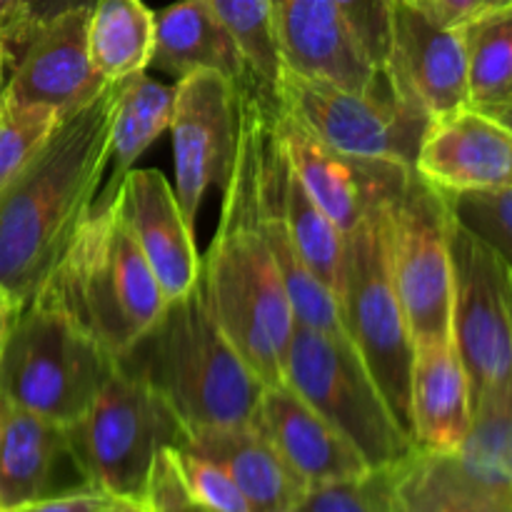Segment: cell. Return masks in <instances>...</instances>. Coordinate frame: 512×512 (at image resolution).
<instances>
[{
	"label": "cell",
	"instance_id": "cell-22",
	"mask_svg": "<svg viewBox=\"0 0 512 512\" xmlns=\"http://www.w3.org/2000/svg\"><path fill=\"white\" fill-rule=\"evenodd\" d=\"M185 448L220 465L253 512H293L308 490L253 423L190 433Z\"/></svg>",
	"mask_w": 512,
	"mask_h": 512
},
{
	"label": "cell",
	"instance_id": "cell-23",
	"mask_svg": "<svg viewBox=\"0 0 512 512\" xmlns=\"http://www.w3.org/2000/svg\"><path fill=\"white\" fill-rule=\"evenodd\" d=\"M68 428L0 398V512L50 495Z\"/></svg>",
	"mask_w": 512,
	"mask_h": 512
},
{
	"label": "cell",
	"instance_id": "cell-26",
	"mask_svg": "<svg viewBox=\"0 0 512 512\" xmlns=\"http://www.w3.org/2000/svg\"><path fill=\"white\" fill-rule=\"evenodd\" d=\"M393 512H512L458 470L450 455L413 450L395 465Z\"/></svg>",
	"mask_w": 512,
	"mask_h": 512
},
{
	"label": "cell",
	"instance_id": "cell-28",
	"mask_svg": "<svg viewBox=\"0 0 512 512\" xmlns=\"http://www.w3.org/2000/svg\"><path fill=\"white\" fill-rule=\"evenodd\" d=\"M468 55L470 105L495 110L512 103V5L460 25Z\"/></svg>",
	"mask_w": 512,
	"mask_h": 512
},
{
	"label": "cell",
	"instance_id": "cell-17",
	"mask_svg": "<svg viewBox=\"0 0 512 512\" xmlns=\"http://www.w3.org/2000/svg\"><path fill=\"white\" fill-rule=\"evenodd\" d=\"M415 173L448 195L512 188V128L468 105L430 120Z\"/></svg>",
	"mask_w": 512,
	"mask_h": 512
},
{
	"label": "cell",
	"instance_id": "cell-11",
	"mask_svg": "<svg viewBox=\"0 0 512 512\" xmlns=\"http://www.w3.org/2000/svg\"><path fill=\"white\" fill-rule=\"evenodd\" d=\"M453 343L470 380L473 405L512 380V268L480 235L450 223Z\"/></svg>",
	"mask_w": 512,
	"mask_h": 512
},
{
	"label": "cell",
	"instance_id": "cell-39",
	"mask_svg": "<svg viewBox=\"0 0 512 512\" xmlns=\"http://www.w3.org/2000/svg\"><path fill=\"white\" fill-rule=\"evenodd\" d=\"M95 0H30V15L33 23L40 25L45 20H53L55 15L75 8H93Z\"/></svg>",
	"mask_w": 512,
	"mask_h": 512
},
{
	"label": "cell",
	"instance_id": "cell-25",
	"mask_svg": "<svg viewBox=\"0 0 512 512\" xmlns=\"http://www.w3.org/2000/svg\"><path fill=\"white\" fill-rule=\"evenodd\" d=\"M450 458L470 483L512 505V380L475 400L468 435Z\"/></svg>",
	"mask_w": 512,
	"mask_h": 512
},
{
	"label": "cell",
	"instance_id": "cell-41",
	"mask_svg": "<svg viewBox=\"0 0 512 512\" xmlns=\"http://www.w3.org/2000/svg\"><path fill=\"white\" fill-rule=\"evenodd\" d=\"M15 315H18V313H15V310L10 308L8 300L0 295V353H3L5 338H8V330H10V325H13Z\"/></svg>",
	"mask_w": 512,
	"mask_h": 512
},
{
	"label": "cell",
	"instance_id": "cell-37",
	"mask_svg": "<svg viewBox=\"0 0 512 512\" xmlns=\"http://www.w3.org/2000/svg\"><path fill=\"white\" fill-rule=\"evenodd\" d=\"M408 3L418 5L428 15L445 25H465L468 20L478 18V15L490 13V10H500L512 5V0H408Z\"/></svg>",
	"mask_w": 512,
	"mask_h": 512
},
{
	"label": "cell",
	"instance_id": "cell-9",
	"mask_svg": "<svg viewBox=\"0 0 512 512\" xmlns=\"http://www.w3.org/2000/svg\"><path fill=\"white\" fill-rule=\"evenodd\" d=\"M448 193L410 170L388 205V260L413 345L453 338Z\"/></svg>",
	"mask_w": 512,
	"mask_h": 512
},
{
	"label": "cell",
	"instance_id": "cell-4",
	"mask_svg": "<svg viewBox=\"0 0 512 512\" xmlns=\"http://www.w3.org/2000/svg\"><path fill=\"white\" fill-rule=\"evenodd\" d=\"M35 298L58 305L115 360L168 305L115 198H95L90 215Z\"/></svg>",
	"mask_w": 512,
	"mask_h": 512
},
{
	"label": "cell",
	"instance_id": "cell-18",
	"mask_svg": "<svg viewBox=\"0 0 512 512\" xmlns=\"http://www.w3.org/2000/svg\"><path fill=\"white\" fill-rule=\"evenodd\" d=\"M270 20L283 65L355 93H390V83L365 60L333 0H270Z\"/></svg>",
	"mask_w": 512,
	"mask_h": 512
},
{
	"label": "cell",
	"instance_id": "cell-38",
	"mask_svg": "<svg viewBox=\"0 0 512 512\" xmlns=\"http://www.w3.org/2000/svg\"><path fill=\"white\" fill-rule=\"evenodd\" d=\"M35 23L30 15V0H0V40L10 53V65L28 38L33 35Z\"/></svg>",
	"mask_w": 512,
	"mask_h": 512
},
{
	"label": "cell",
	"instance_id": "cell-16",
	"mask_svg": "<svg viewBox=\"0 0 512 512\" xmlns=\"http://www.w3.org/2000/svg\"><path fill=\"white\" fill-rule=\"evenodd\" d=\"M98 198H115L165 298L175 300L198 285L203 258L195 245V228L185 220L173 185L160 170H128L108 195Z\"/></svg>",
	"mask_w": 512,
	"mask_h": 512
},
{
	"label": "cell",
	"instance_id": "cell-7",
	"mask_svg": "<svg viewBox=\"0 0 512 512\" xmlns=\"http://www.w3.org/2000/svg\"><path fill=\"white\" fill-rule=\"evenodd\" d=\"M283 383L323 415L370 470L393 468L415 450L350 338L295 323L285 350Z\"/></svg>",
	"mask_w": 512,
	"mask_h": 512
},
{
	"label": "cell",
	"instance_id": "cell-31",
	"mask_svg": "<svg viewBox=\"0 0 512 512\" xmlns=\"http://www.w3.org/2000/svg\"><path fill=\"white\" fill-rule=\"evenodd\" d=\"M393 468L368 470L365 475L313 485L293 512H393Z\"/></svg>",
	"mask_w": 512,
	"mask_h": 512
},
{
	"label": "cell",
	"instance_id": "cell-27",
	"mask_svg": "<svg viewBox=\"0 0 512 512\" xmlns=\"http://www.w3.org/2000/svg\"><path fill=\"white\" fill-rule=\"evenodd\" d=\"M175 85H165L138 73L120 83L115 100L113 125H110V163L113 178L100 195H108L128 170L135 168L140 155L170 128Z\"/></svg>",
	"mask_w": 512,
	"mask_h": 512
},
{
	"label": "cell",
	"instance_id": "cell-19",
	"mask_svg": "<svg viewBox=\"0 0 512 512\" xmlns=\"http://www.w3.org/2000/svg\"><path fill=\"white\" fill-rule=\"evenodd\" d=\"M253 425L308 488L368 473L363 455L288 383L265 385Z\"/></svg>",
	"mask_w": 512,
	"mask_h": 512
},
{
	"label": "cell",
	"instance_id": "cell-6",
	"mask_svg": "<svg viewBox=\"0 0 512 512\" xmlns=\"http://www.w3.org/2000/svg\"><path fill=\"white\" fill-rule=\"evenodd\" d=\"M185 440L188 430L163 395L118 365L90 408L68 425V453L83 483L140 503L160 450Z\"/></svg>",
	"mask_w": 512,
	"mask_h": 512
},
{
	"label": "cell",
	"instance_id": "cell-2",
	"mask_svg": "<svg viewBox=\"0 0 512 512\" xmlns=\"http://www.w3.org/2000/svg\"><path fill=\"white\" fill-rule=\"evenodd\" d=\"M270 90L250 85L243 95L240 148L215 238L200 265V290L230 343L265 385L283 383V363L295 318L275 268L260 215V138Z\"/></svg>",
	"mask_w": 512,
	"mask_h": 512
},
{
	"label": "cell",
	"instance_id": "cell-32",
	"mask_svg": "<svg viewBox=\"0 0 512 512\" xmlns=\"http://www.w3.org/2000/svg\"><path fill=\"white\" fill-rule=\"evenodd\" d=\"M455 220L493 245L512 268V188L448 195Z\"/></svg>",
	"mask_w": 512,
	"mask_h": 512
},
{
	"label": "cell",
	"instance_id": "cell-34",
	"mask_svg": "<svg viewBox=\"0 0 512 512\" xmlns=\"http://www.w3.org/2000/svg\"><path fill=\"white\" fill-rule=\"evenodd\" d=\"M175 458H178L180 473H183L185 483H188L190 493L198 498V503L210 512H253L248 500L238 490V485L230 480L220 465L213 460L203 458V455L193 453L185 445L175 448Z\"/></svg>",
	"mask_w": 512,
	"mask_h": 512
},
{
	"label": "cell",
	"instance_id": "cell-3",
	"mask_svg": "<svg viewBox=\"0 0 512 512\" xmlns=\"http://www.w3.org/2000/svg\"><path fill=\"white\" fill-rule=\"evenodd\" d=\"M175 410L190 433L250 425L265 383L220 330L200 283L168 300L160 318L115 360Z\"/></svg>",
	"mask_w": 512,
	"mask_h": 512
},
{
	"label": "cell",
	"instance_id": "cell-21",
	"mask_svg": "<svg viewBox=\"0 0 512 512\" xmlns=\"http://www.w3.org/2000/svg\"><path fill=\"white\" fill-rule=\"evenodd\" d=\"M150 65L175 78L210 70L233 80L238 88L258 83L238 40L205 0H178L155 13Z\"/></svg>",
	"mask_w": 512,
	"mask_h": 512
},
{
	"label": "cell",
	"instance_id": "cell-36",
	"mask_svg": "<svg viewBox=\"0 0 512 512\" xmlns=\"http://www.w3.org/2000/svg\"><path fill=\"white\" fill-rule=\"evenodd\" d=\"M110 495L90 485L65 490V493H50L30 503L15 505V508L3 512H98L110 503Z\"/></svg>",
	"mask_w": 512,
	"mask_h": 512
},
{
	"label": "cell",
	"instance_id": "cell-5",
	"mask_svg": "<svg viewBox=\"0 0 512 512\" xmlns=\"http://www.w3.org/2000/svg\"><path fill=\"white\" fill-rule=\"evenodd\" d=\"M115 370V358L58 305L35 298L15 315L0 353V398L73 425Z\"/></svg>",
	"mask_w": 512,
	"mask_h": 512
},
{
	"label": "cell",
	"instance_id": "cell-40",
	"mask_svg": "<svg viewBox=\"0 0 512 512\" xmlns=\"http://www.w3.org/2000/svg\"><path fill=\"white\" fill-rule=\"evenodd\" d=\"M98 512H150V508L140 500H123V498H113L105 508H100Z\"/></svg>",
	"mask_w": 512,
	"mask_h": 512
},
{
	"label": "cell",
	"instance_id": "cell-29",
	"mask_svg": "<svg viewBox=\"0 0 512 512\" xmlns=\"http://www.w3.org/2000/svg\"><path fill=\"white\" fill-rule=\"evenodd\" d=\"M205 3L238 40L255 80L265 90L275 93L285 65L273 33L270 0H205Z\"/></svg>",
	"mask_w": 512,
	"mask_h": 512
},
{
	"label": "cell",
	"instance_id": "cell-1",
	"mask_svg": "<svg viewBox=\"0 0 512 512\" xmlns=\"http://www.w3.org/2000/svg\"><path fill=\"white\" fill-rule=\"evenodd\" d=\"M120 83L60 120L43 148L0 188V295L28 308L90 215L110 165Z\"/></svg>",
	"mask_w": 512,
	"mask_h": 512
},
{
	"label": "cell",
	"instance_id": "cell-20",
	"mask_svg": "<svg viewBox=\"0 0 512 512\" xmlns=\"http://www.w3.org/2000/svg\"><path fill=\"white\" fill-rule=\"evenodd\" d=\"M473 423V395L453 338L420 343L410 365V438L415 450L455 455Z\"/></svg>",
	"mask_w": 512,
	"mask_h": 512
},
{
	"label": "cell",
	"instance_id": "cell-12",
	"mask_svg": "<svg viewBox=\"0 0 512 512\" xmlns=\"http://www.w3.org/2000/svg\"><path fill=\"white\" fill-rule=\"evenodd\" d=\"M243 95L245 88L210 70L175 80L168 128L173 135V190L193 228L210 185L225 188L235 168L243 128Z\"/></svg>",
	"mask_w": 512,
	"mask_h": 512
},
{
	"label": "cell",
	"instance_id": "cell-42",
	"mask_svg": "<svg viewBox=\"0 0 512 512\" xmlns=\"http://www.w3.org/2000/svg\"><path fill=\"white\" fill-rule=\"evenodd\" d=\"M8 65H10V53L3 45V40H0V100H3L5 83H8V80H5V68H8Z\"/></svg>",
	"mask_w": 512,
	"mask_h": 512
},
{
	"label": "cell",
	"instance_id": "cell-33",
	"mask_svg": "<svg viewBox=\"0 0 512 512\" xmlns=\"http://www.w3.org/2000/svg\"><path fill=\"white\" fill-rule=\"evenodd\" d=\"M365 60L385 75L393 43L395 0H333Z\"/></svg>",
	"mask_w": 512,
	"mask_h": 512
},
{
	"label": "cell",
	"instance_id": "cell-15",
	"mask_svg": "<svg viewBox=\"0 0 512 512\" xmlns=\"http://www.w3.org/2000/svg\"><path fill=\"white\" fill-rule=\"evenodd\" d=\"M88 13L90 8L65 10L35 25L10 65L3 98L20 105H45L60 118L78 113L98 98L108 83L90 63Z\"/></svg>",
	"mask_w": 512,
	"mask_h": 512
},
{
	"label": "cell",
	"instance_id": "cell-24",
	"mask_svg": "<svg viewBox=\"0 0 512 512\" xmlns=\"http://www.w3.org/2000/svg\"><path fill=\"white\" fill-rule=\"evenodd\" d=\"M155 13L143 0H95L88 13V55L105 83H123L150 68Z\"/></svg>",
	"mask_w": 512,
	"mask_h": 512
},
{
	"label": "cell",
	"instance_id": "cell-30",
	"mask_svg": "<svg viewBox=\"0 0 512 512\" xmlns=\"http://www.w3.org/2000/svg\"><path fill=\"white\" fill-rule=\"evenodd\" d=\"M60 120L63 118L45 105L0 100V188L43 148Z\"/></svg>",
	"mask_w": 512,
	"mask_h": 512
},
{
	"label": "cell",
	"instance_id": "cell-14",
	"mask_svg": "<svg viewBox=\"0 0 512 512\" xmlns=\"http://www.w3.org/2000/svg\"><path fill=\"white\" fill-rule=\"evenodd\" d=\"M385 78L400 100L418 105L430 118L468 108L463 30L440 23L408 0H395Z\"/></svg>",
	"mask_w": 512,
	"mask_h": 512
},
{
	"label": "cell",
	"instance_id": "cell-10",
	"mask_svg": "<svg viewBox=\"0 0 512 512\" xmlns=\"http://www.w3.org/2000/svg\"><path fill=\"white\" fill-rule=\"evenodd\" d=\"M275 100L323 143L355 158L413 168L430 115L390 93H355L283 68Z\"/></svg>",
	"mask_w": 512,
	"mask_h": 512
},
{
	"label": "cell",
	"instance_id": "cell-13",
	"mask_svg": "<svg viewBox=\"0 0 512 512\" xmlns=\"http://www.w3.org/2000/svg\"><path fill=\"white\" fill-rule=\"evenodd\" d=\"M273 123L303 188L343 235L365 218L370 205L393 198L413 170L390 160L355 158L330 148L278 100H273Z\"/></svg>",
	"mask_w": 512,
	"mask_h": 512
},
{
	"label": "cell",
	"instance_id": "cell-8",
	"mask_svg": "<svg viewBox=\"0 0 512 512\" xmlns=\"http://www.w3.org/2000/svg\"><path fill=\"white\" fill-rule=\"evenodd\" d=\"M393 198L370 205L365 218L345 235L338 300L355 350L410 433V365L415 345L388 260V205Z\"/></svg>",
	"mask_w": 512,
	"mask_h": 512
},
{
	"label": "cell",
	"instance_id": "cell-35",
	"mask_svg": "<svg viewBox=\"0 0 512 512\" xmlns=\"http://www.w3.org/2000/svg\"><path fill=\"white\" fill-rule=\"evenodd\" d=\"M175 448L160 450L158 460L153 465V473H150L143 503L148 505L150 512H210L190 493L188 483H185L183 473H180Z\"/></svg>",
	"mask_w": 512,
	"mask_h": 512
},
{
	"label": "cell",
	"instance_id": "cell-43",
	"mask_svg": "<svg viewBox=\"0 0 512 512\" xmlns=\"http://www.w3.org/2000/svg\"><path fill=\"white\" fill-rule=\"evenodd\" d=\"M485 113L495 115L498 120H503L505 125H510L512 128V103L510 105H503V108H495V110H485Z\"/></svg>",
	"mask_w": 512,
	"mask_h": 512
}]
</instances>
